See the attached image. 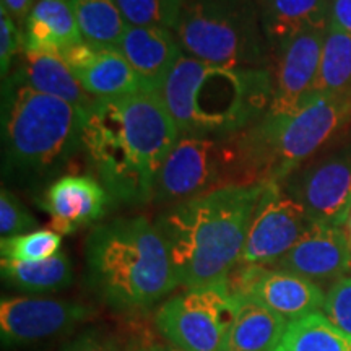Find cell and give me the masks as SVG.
<instances>
[{"instance_id": "obj_1", "label": "cell", "mask_w": 351, "mask_h": 351, "mask_svg": "<svg viewBox=\"0 0 351 351\" xmlns=\"http://www.w3.org/2000/svg\"><path fill=\"white\" fill-rule=\"evenodd\" d=\"M181 138L156 91L95 99L86 111L83 150L112 200H153L158 176Z\"/></svg>"}, {"instance_id": "obj_2", "label": "cell", "mask_w": 351, "mask_h": 351, "mask_svg": "<svg viewBox=\"0 0 351 351\" xmlns=\"http://www.w3.org/2000/svg\"><path fill=\"white\" fill-rule=\"evenodd\" d=\"M267 182L234 184L171 205L155 225L168 245L178 283L187 289L228 283L239 265Z\"/></svg>"}, {"instance_id": "obj_3", "label": "cell", "mask_w": 351, "mask_h": 351, "mask_svg": "<svg viewBox=\"0 0 351 351\" xmlns=\"http://www.w3.org/2000/svg\"><path fill=\"white\" fill-rule=\"evenodd\" d=\"M160 95L181 137H234L269 111L274 72L223 67L184 56Z\"/></svg>"}, {"instance_id": "obj_4", "label": "cell", "mask_w": 351, "mask_h": 351, "mask_svg": "<svg viewBox=\"0 0 351 351\" xmlns=\"http://www.w3.org/2000/svg\"><path fill=\"white\" fill-rule=\"evenodd\" d=\"M86 112L54 96L2 86V176L16 184L51 181L83 150Z\"/></svg>"}, {"instance_id": "obj_5", "label": "cell", "mask_w": 351, "mask_h": 351, "mask_svg": "<svg viewBox=\"0 0 351 351\" xmlns=\"http://www.w3.org/2000/svg\"><path fill=\"white\" fill-rule=\"evenodd\" d=\"M85 256L88 283L116 309H145L179 285L163 236L143 217L96 226Z\"/></svg>"}, {"instance_id": "obj_6", "label": "cell", "mask_w": 351, "mask_h": 351, "mask_svg": "<svg viewBox=\"0 0 351 351\" xmlns=\"http://www.w3.org/2000/svg\"><path fill=\"white\" fill-rule=\"evenodd\" d=\"M351 122V91L314 93L295 112L261 121L238 134L251 184L282 182Z\"/></svg>"}, {"instance_id": "obj_7", "label": "cell", "mask_w": 351, "mask_h": 351, "mask_svg": "<svg viewBox=\"0 0 351 351\" xmlns=\"http://www.w3.org/2000/svg\"><path fill=\"white\" fill-rule=\"evenodd\" d=\"M174 34L184 54L234 69H269L270 46L256 0H186Z\"/></svg>"}, {"instance_id": "obj_8", "label": "cell", "mask_w": 351, "mask_h": 351, "mask_svg": "<svg viewBox=\"0 0 351 351\" xmlns=\"http://www.w3.org/2000/svg\"><path fill=\"white\" fill-rule=\"evenodd\" d=\"M234 184H251L238 135L181 137L158 176L153 200L176 205Z\"/></svg>"}, {"instance_id": "obj_9", "label": "cell", "mask_w": 351, "mask_h": 351, "mask_svg": "<svg viewBox=\"0 0 351 351\" xmlns=\"http://www.w3.org/2000/svg\"><path fill=\"white\" fill-rule=\"evenodd\" d=\"M232 317L234 298L223 283L171 298L158 311L156 326L181 351H221Z\"/></svg>"}, {"instance_id": "obj_10", "label": "cell", "mask_w": 351, "mask_h": 351, "mask_svg": "<svg viewBox=\"0 0 351 351\" xmlns=\"http://www.w3.org/2000/svg\"><path fill=\"white\" fill-rule=\"evenodd\" d=\"M280 184L314 223L341 228L351 215V143L315 155Z\"/></svg>"}, {"instance_id": "obj_11", "label": "cell", "mask_w": 351, "mask_h": 351, "mask_svg": "<svg viewBox=\"0 0 351 351\" xmlns=\"http://www.w3.org/2000/svg\"><path fill=\"white\" fill-rule=\"evenodd\" d=\"M314 221L300 202L283 191L280 182H267L254 212L241 262L270 267L278 262L311 230Z\"/></svg>"}, {"instance_id": "obj_12", "label": "cell", "mask_w": 351, "mask_h": 351, "mask_svg": "<svg viewBox=\"0 0 351 351\" xmlns=\"http://www.w3.org/2000/svg\"><path fill=\"white\" fill-rule=\"evenodd\" d=\"M243 265V263H241ZM232 295L251 296L288 322L324 307L326 295L311 280L289 271L261 265H243L228 278Z\"/></svg>"}, {"instance_id": "obj_13", "label": "cell", "mask_w": 351, "mask_h": 351, "mask_svg": "<svg viewBox=\"0 0 351 351\" xmlns=\"http://www.w3.org/2000/svg\"><path fill=\"white\" fill-rule=\"evenodd\" d=\"M326 29H307L289 38L274 52V98L267 114L295 112L314 95Z\"/></svg>"}, {"instance_id": "obj_14", "label": "cell", "mask_w": 351, "mask_h": 351, "mask_svg": "<svg viewBox=\"0 0 351 351\" xmlns=\"http://www.w3.org/2000/svg\"><path fill=\"white\" fill-rule=\"evenodd\" d=\"M77 302L52 298H10L0 304L3 345H25L70 330L86 317Z\"/></svg>"}, {"instance_id": "obj_15", "label": "cell", "mask_w": 351, "mask_h": 351, "mask_svg": "<svg viewBox=\"0 0 351 351\" xmlns=\"http://www.w3.org/2000/svg\"><path fill=\"white\" fill-rule=\"evenodd\" d=\"M83 90L96 99H116L152 91L117 49H96L85 41L62 54Z\"/></svg>"}, {"instance_id": "obj_16", "label": "cell", "mask_w": 351, "mask_h": 351, "mask_svg": "<svg viewBox=\"0 0 351 351\" xmlns=\"http://www.w3.org/2000/svg\"><path fill=\"white\" fill-rule=\"evenodd\" d=\"M271 269L300 275L311 282H339L351 269V244L340 226L314 223L313 228Z\"/></svg>"}, {"instance_id": "obj_17", "label": "cell", "mask_w": 351, "mask_h": 351, "mask_svg": "<svg viewBox=\"0 0 351 351\" xmlns=\"http://www.w3.org/2000/svg\"><path fill=\"white\" fill-rule=\"evenodd\" d=\"M111 195L99 179L90 174H67L47 187L43 208L49 213L57 234H72L98 221L106 212Z\"/></svg>"}, {"instance_id": "obj_18", "label": "cell", "mask_w": 351, "mask_h": 351, "mask_svg": "<svg viewBox=\"0 0 351 351\" xmlns=\"http://www.w3.org/2000/svg\"><path fill=\"white\" fill-rule=\"evenodd\" d=\"M152 91L160 93L184 51L173 29L127 25L119 49Z\"/></svg>"}, {"instance_id": "obj_19", "label": "cell", "mask_w": 351, "mask_h": 351, "mask_svg": "<svg viewBox=\"0 0 351 351\" xmlns=\"http://www.w3.org/2000/svg\"><path fill=\"white\" fill-rule=\"evenodd\" d=\"M232 298L234 317L228 327L221 351H275L287 330L288 320L251 296L232 295Z\"/></svg>"}, {"instance_id": "obj_20", "label": "cell", "mask_w": 351, "mask_h": 351, "mask_svg": "<svg viewBox=\"0 0 351 351\" xmlns=\"http://www.w3.org/2000/svg\"><path fill=\"white\" fill-rule=\"evenodd\" d=\"M7 78L19 85L32 88L38 93L67 101L85 112L96 99L83 90L80 82L77 80V77L60 56L25 52L15 72Z\"/></svg>"}, {"instance_id": "obj_21", "label": "cell", "mask_w": 351, "mask_h": 351, "mask_svg": "<svg viewBox=\"0 0 351 351\" xmlns=\"http://www.w3.org/2000/svg\"><path fill=\"white\" fill-rule=\"evenodd\" d=\"M83 43L67 0H38L25 21L23 52L60 56Z\"/></svg>"}, {"instance_id": "obj_22", "label": "cell", "mask_w": 351, "mask_h": 351, "mask_svg": "<svg viewBox=\"0 0 351 351\" xmlns=\"http://www.w3.org/2000/svg\"><path fill=\"white\" fill-rule=\"evenodd\" d=\"M332 0H258L262 29L271 52L307 29H327Z\"/></svg>"}, {"instance_id": "obj_23", "label": "cell", "mask_w": 351, "mask_h": 351, "mask_svg": "<svg viewBox=\"0 0 351 351\" xmlns=\"http://www.w3.org/2000/svg\"><path fill=\"white\" fill-rule=\"evenodd\" d=\"M83 41L96 49H119L127 23L116 0H67Z\"/></svg>"}, {"instance_id": "obj_24", "label": "cell", "mask_w": 351, "mask_h": 351, "mask_svg": "<svg viewBox=\"0 0 351 351\" xmlns=\"http://www.w3.org/2000/svg\"><path fill=\"white\" fill-rule=\"evenodd\" d=\"M2 276L12 287L29 293L59 291L67 288L73 280V267L65 254L38 262L3 261Z\"/></svg>"}, {"instance_id": "obj_25", "label": "cell", "mask_w": 351, "mask_h": 351, "mask_svg": "<svg viewBox=\"0 0 351 351\" xmlns=\"http://www.w3.org/2000/svg\"><path fill=\"white\" fill-rule=\"evenodd\" d=\"M275 351H351V339L326 315L313 313L288 322Z\"/></svg>"}, {"instance_id": "obj_26", "label": "cell", "mask_w": 351, "mask_h": 351, "mask_svg": "<svg viewBox=\"0 0 351 351\" xmlns=\"http://www.w3.org/2000/svg\"><path fill=\"white\" fill-rule=\"evenodd\" d=\"M348 91H351V36L337 26L328 25L314 93Z\"/></svg>"}, {"instance_id": "obj_27", "label": "cell", "mask_w": 351, "mask_h": 351, "mask_svg": "<svg viewBox=\"0 0 351 351\" xmlns=\"http://www.w3.org/2000/svg\"><path fill=\"white\" fill-rule=\"evenodd\" d=\"M125 23L174 29L186 0H116Z\"/></svg>"}, {"instance_id": "obj_28", "label": "cell", "mask_w": 351, "mask_h": 351, "mask_svg": "<svg viewBox=\"0 0 351 351\" xmlns=\"http://www.w3.org/2000/svg\"><path fill=\"white\" fill-rule=\"evenodd\" d=\"M62 245V236L52 230H38L26 234L2 238L0 251L3 261L38 262L54 257Z\"/></svg>"}, {"instance_id": "obj_29", "label": "cell", "mask_w": 351, "mask_h": 351, "mask_svg": "<svg viewBox=\"0 0 351 351\" xmlns=\"http://www.w3.org/2000/svg\"><path fill=\"white\" fill-rule=\"evenodd\" d=\"M36 226L38 221L21 204L19 197L2 187V192H0V232H2V238L26 234L28 231L32 232L33 228Z\"/></svg>"}, {"instance_id": "obj_30", "label": "cell", "mask_w": 351, "mask_h": 351, "mask_svg": "<svg viewBox=\"0 0 351 351\" xmlns=\"http://www.w3.org/2000/svg\"><path fill=\"white\" fill-rule=\"evenodd\" d=\"M324 313L333 326L351 339V276L333 283L324 302Z\"/></svg>"}, {"instance_id": "obj_31", "label": "cell", "mask_w": 351, "mask_h": 351, "mask_svg": "<svg viewBox=\"0 0 351 351\" xmlns=\"http://www.w3.org/2000/svg\"><path fill=\"white\" fill-rule=\"evenodd\" d=\"M23 51V34L20 33L15 20L5 7L0 5V70L2 78H7L12 72L15 56Z\"/></svg>"}, {"instance_id": "obj_32", "label": "cell", "mask_w": 351, "mask_h": 351, "mask_svg": "<svg viewBox=\"0 0 351 351\" xmlns=\"http://www.w3.org/2000/svg\"><path fill=\"white\" fill-rule=\"evenodd\" d=\"M330 25L337 26L351 36V0H332Z\"/></svg>"}, {"instance_id": "obj_33", "label": "cell", "mask_w": 351, "mask_h": 351, "mask_svg": "<svg viewBox=\"0 0 351 351\" xmlns=\"http://www.w3.org/2000/svg\"><path fill=\"white\" fill-rule=\"evenodd\" d=\"M36 2L38 0H2L0 5L7 8V12L10 13L13 20L26 21L33 7L36 5Z\"/></svg>"}, {"instance_id": "obj_34", "label": "cell", "mask_w": 351, "mask_h": 351, "mask_svg": "<svg viewBox=\"0 0 351 351\" xmlns=\"http://www.w3.org/2000/svg\"><path fill=\"white\" fill-rule=\"evenodd\" d=\"M65 351H116V350H112V346L109 345L99 343V341L83 340V341H78L77 345L70 346V348Z\"/></svg>"}, {"instance_id": "obj_35", "label": "cell", "mask_w": 351, "mask_h": 351, "mask_svg": "<svg viewBox=\"0 0 351 351\" xmlns=\"http://www.w3.org/2000/svg\"><path fill=\"white\" fill-rule=\"evenodd\" d=\"M148 351H181L179 348H176L173 345H163V343H155L152 345Z\"/></svg>"}, {"instance_id": "obj_36", "label": "cell", "mask_w": 351, "mask_h": 351, "mask_svg": "<svg viewBox=\"0 0 351 351\" xmlns=\"http://www.w3.org/2000/svg\"><path fill=\"white\" fill-rule=\"evenodd\" d=\"M346 226H348V239H350V244H351V215H350L348 221H346Z\"/></svg>"}, {"instance_id": "obj_37", "label": "cell", "mask_w": 351, "mask_h": 351, "mask_svg": "<svg viewBox=\"0 0 351 351\" xmlns=\"http://www.w3.org/2000/svg\"><path fill=\"white\" fill-rule=\"evenodd\" d=\"M135 351H148V350H135Z\"/></svg>"}]
</instances>
